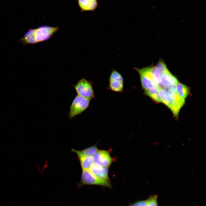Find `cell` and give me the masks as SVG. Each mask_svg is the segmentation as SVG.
<instances>
[{
  "label": "cell",
  "mask_w": 206,
  "mask_h": 206,
  "mask_svg": "<svg viewBox=\"0 0 206 206\" xmlns=\"http://www.w3.org/2000/svg\"><path fill=\"white\" fill-rule=\"evenodd\" d=\"M58 29V27L46 25L41 26L36 29H30L18 42L25 46L44 41L49 39Z\"/></svg>",
  "instance_id": "obj_1"
},
{
  "label": "cell",
  "mask_w": 206,
  "mask_h": 206,
  "mask_svg": "<svg viewBox=\"0 0 206 206\" xmlns=\"http://www.w3.org/2000/svg\"><path fill=\"white\" fill-rule=\"evenodd\" d=\"M91 100L77 95L73 100L70 108L68 117L72 119L84 112L89 106Z\"/></svg>",
  "instance_id": "obj_2"
},
{
  "label": "cell",
  "mask_w": 206,
  "mask_h": 206,
  "mask_svg": "<svg viewBox=\"0 0 206 206\" xmlns=\"http://www.w3.org/2000/svg\"><path fill=\"white\" fill-rule=\"evenodd\" d=\"M85 185H96L110 188L111 187L110 181L98 178L88 170H82L81 180L77 186L80 188Z\"/></svg>",
  "instance_id": "obj_3"
},
{
  "label": "cell",
  "mask_w": 206,
  "mask_h": 206,
  "mask_svg": "<svg viewBox=\"0 0 206 206\" xmlns=\"http://www.w3.org/2000/svg\"><path fill=\"white\" fill-rule=\"evenodd\" d=\"M73 86L78 95L90 100L94 98L92 84L90 81L82 78Z\"/></svg>",
  "instance_id": "obj_4"
},
{
  "label": "cell",
  "mask_w": 206,
  "mask_h": 206,
  "mask_svg": "<svg viewBox=\"0 0 206 206\" xmlns=\"http://www.w3.org/2000/svg\"><path fill=\"white\" fill-rule=\"evenodd\" d=\"M158 90L161 102L170 109L175 117H177L181 108L176 104L171 94L166 90L159 86Z\"/></svg>",
  "instance_id": "obj_5"
},
{
  "label": "cell",
  "mask_w": 206,
  "mask_h": 206,
  "mask_svg": "<svg viewBox=\"0 0 206 206\" xmlns=\"http://www.w3.org/2000/svg\"><path fill=\"white\" fill-rule=\"evenodd\" d=\"M139 74L142 88L144 91L152 88H158L159 86L154 81L149 70V66L141 69L134 68Z\"/></svg>",
  "instance_id": "obj_6"
},
{
  "label": "cell",
  "mask_w": 206,
  "mask_h": 206,
  "mask_svg": "<svg viewBox=\"0 0 206 206\" xmlns=\"http://www.w3.org/2000/svg\"><path fill=\"white\" fill-rule=\"evenodd\" d=\"M93 157L94 163L108 168L114 161L109 152L106 150H98Z\"/></svg>",
  "instance_id": "obj_7"
},
{
  "label": "cell",
  "mask_w": 206,
  "mask_h": 206,
  "mask_svg": "<svg viewBox=\"0 0 206 206\" xmlns=\"http://www.w3.org/2000/svg\"><path fill=\"white\" fill-rule=\"evenodd\" d=\"M88 170L98 178L110 181L108 168L102 167L94 163Z\"/></svg>",
  "instance_id": "obj_8"
},
{
  "label": "cell",
  "mask_w": 206,
  "mask_h": 206,
  "mask_svg": "<svg viewBox=\"0 0 206 206\" xmlns=\"http://www.w3.org/2000/svg\"><path fill=\"white\" fill-rule=\"evenodd\" d=\"M179 82L177 78L169 71L161 74L160 83L164 88L170 85H176Z\"/></svg>",
  "instance_id": "obj_9"
},
{
  "label": "cell",
  "mask_w": 206,
  "mask_h": 206,
  "mask_svg": "<svg viewBox=\"0 0 206 206\" xmlns=\"http://www.w3.org/2000/svg\"><path fill=\"white\" fill-rule=\"evenodd\" d=\"M72 151L75 153L77 155L78 158L82 157H93L98 150V149L96 144L88 147L82 150H76L73 148Z\"/></svg>",
  "instance_id": "obj_10"
},
{
  "label": "cell",
  "mask_w": 206,
  "mask_h": 206,
  "mask_svg": "<svg viewBox=\"0 0 206 206\" xmlns=\"http://www.w3.org/2000/svg\"><path fill=\"white\" fill-rule=\"evenodd\" d=\"M78 5L83 11H93L97 6V0H78Z\"/></svg>",
  "instance_id": "obj_11"
},
{
  "label": "cell",
  "mask_w": 206,
  "mask_h": 206,
  "mask_svg": "<svg viewBox=\"0 0 206 206\" xmlns=\"http://www.w3.org/2000/svg\"><path fill=\"white\" fill-rule=\"evenodd\" d=\"M176 87L179 96L182 100L185 101V99L190 93L189 88L179 82L176 85Z\"/></svg>",
  "instance_id": "obj_12"
},
{
  "label": "cell",
  "mask_w": 206,
  "mask_h": 206,
  "mask_svg": "<svg viewBox=\"0 0 206 206\" xmlns=\"http://www.w3.org/2000/svg\"><path fill=\"white\" fill-rule=\"evenodd\" d=\"M78 158L82 170H88L94 163L93 157H82Z\"/></svg>",
  "instance_id": "obj_13"
},
{
  "label": "cell",
  "mask_w": 206,
  "mask_h": 206,
  "mask_svg": "<svg viewBox=\"0 0 206 206\" xmlns=\"http://www.w3.org/2000/svg\"><path fill=\"white\" fill-rule=\"evenodd\" d=\"M124 80H114L109 81V89L116 92H121L123 89Z\"/></svg>",
  "instance_id": "obj_14"
},
{
  "label": "cell",
  "mask_w": 206,
  "mask_h": 206,
  "mask_svg": "<svg viewBox=\"0 0 206 206\" xmlns=\"http://www.w3.org/2000/svg\"><path fill=\"white\" fill-rule=\"evenodd\" d=\"M149 70L152 79L154 82L158 85L160 83L161 73L156 66H149Z\"/></svg>",
  "instance_id": "obj_15"
},
{
  "label": "cell",
  "mask_w": 206,
  "mask_h": 206,
  "mask_svg": "<svg viewBox=\"0 0 206 206\" xmlns=\"http://www.w3.org/2000/svg\"><path fill=\"white\" fill-rule=\"evenodd\" d=\"M158 88H152L145 90L144 94L150 97L156 102H161Z\"/></svg>",
  "instance_id": "obj_16"
},
{
  "label": "cell",
  "mask_w": 206,
  "mask_h": 206,
  "mask_svg": "<svg viewBox=\"0 0 206 206\" xmlns=\"http://www.w3.org/2000/svg\"><path fill=\"white\" fill-rule=\"evenodd\" d=\"M156 66L160 70L161 74L167 72L169 71L165 62L162 59H160L157 63Z\"/></svg>",
  "instance_id": "obj_17"
},
{
  "label": "cell",
  "mask_w": 206,
  "mask_h": 206,
  "mask_svg": "<svg viewBox=\"0 0 206 206\" xmlns=\"http://www.w3.org/2000/svg\"><path fill=\"white\" fill-rule=\"evenodd\" d=\"M114 80H124L123 77L118 72L114 70L112 72L109 78V81Z\"/></svg>",
  "instance_id": "obj_18"
},
{
  "label": "cell",
  "mask_w": 206,
  "mask_h": 206,
  "mask_svg": "<svg viewBox=\"0 0 206 206\" xmlns=\"http://www.w3.org/2000/svg\"><path fill=\"white\" fill-rule=\"evenodd\" d=\"M157 198V195H154L150 197L148 199V206H158Z\"/></svg>",
  "instance_id": "obj_19"
},
{
  "label": "cell",
  "mask_w": 206,
  "mask_h": 206,
  "mask_svg": "<svg viewBox=\"0 0 206 206\" xmlns=\"http://www.w3.org/2000/svg\"><path fill=\"white\" fill-rule=\"evenodd\" d=\"M140 206H148V200L139 201Z\"/></svg>",
  "instance_id": "obj_20"
},
{
  "label": "cell",
  "mask_w": 206,
  "mask_h": 206,
  "mask_svg": "<svg viewBox=\"0 0 206 206\" xmlns=\"http://www.w3.org/2000/svg\"><path fill=\"white\" fill-rule=\"evenodd\" d=\"M130 206H140L139 201L135 202L131 205Z\"/></svg>",
  "instance_id": "obj_21"
}]
</instances>
